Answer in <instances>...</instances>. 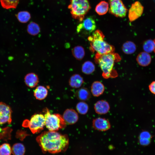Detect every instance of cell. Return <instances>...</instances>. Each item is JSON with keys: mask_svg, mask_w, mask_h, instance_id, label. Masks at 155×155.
<instances>
[{"mask_svg": "<svg viewBox=\"0 0 155 155\" xmlns=\"http://www.w3.org/2000/svg\"><path fill=\"white\" fill-rule=\"evenodd\" d=\"M144 8L139 1L132 4L129 10L128 17L129 21L133 22L140 17L143 13Z\"/></svg>", "mask_w": 155, "mask_h": 155, "instance_id": "cell-10", "label": "cell"}, {"mask_svg": "<svg viewBox=\"0 0 155 155\" xmlns=\"http://www.w3.org/2000/svg\"><path fill=\"white\" fill-rule=\"evenodd\" d=\"M152 135L150 134L147 131H143L140 134L139 139L142 140H151Z\"/></svg>", "mask_w": 155, "mask_h": 155, "instance_id": "cell-31", "label": "cell"}, {"mask_svg": "<svg viewBox=\"0 0 155 155\" xmlns=\"http://www.w3.org/2000/svg\"><path fill=\"white\" fill-rule=\"evenodd\" d=\"M104 36L100 30L94 31L91 36L88 38L90 42V49L96 52V54L102 55L114 53V47L107 43L104 40Z\"/></svg>", "mask_w": 155, "mask_h": 155, "instance_id": "cell-2", "label": "cell"}, {"mask_svg": "<svg viewBox=\"0 0 155 155\" xmlns=\"http://www.w3.org/2000/svg\"><path fill=\"white\" fill-rule=\"evenodd\" d=\"M16 16L18 20L22 23H26L29 21L31 18L30 13L26 11L19 12Z\"/></svg>", "mask_w": 155, "mask_h": 155, "instance_id": "cell-28", "label": "cell"}, {"mask_svg": "<svg viewBox=\"0 0 155 155\" xmlns=\"http://www.w3.org/2000/svg\"><path fill=\"white\" fill-rule=\"evenodd\" d=\"M92 126L96 130L105 131L110 129L111 125L109 121L106 119L98 117L93 120Z\"/></svg>", "mask_w": 155, "mask_h": 155, "instance_id": "cell-11", "label": "cell"}, {"mask_svg": "<svg viewBox=\"0 0 155 155\" xmlns=\"http://www.w3.org/2000/svg\"><path fill=\"white\" fill-rule=\"evenodd\" d=\"M23 125L29 127L33 133H40L43 129L45 125L44 115L42 114H35L31 117L30 120H25Z\"/></svg>", "mask_w": 155, "mask_h": 155, "instance_id": "cell-6", "label": "cell"}, {"mask_svg": "<svg viewBox=\"0 0 155 155\" xmlns=\"http://www.w3.org/2000/svg\"><path fill=\"white\" fill-rule=\"evenodd\" d=\"M95 70V66L91 61H87L83 64L82 67V72L84 74L89 75L93 73Z\"/></svg>", "mask_w": 155, "mask_h": 155, "instance_id": "cell-23", "label": "cell"}, {"mask_svg": "<svg viewBox=\"0 0 155 155\" xmlns=\"http://www.w3.org/2000/svg\"><path fill=\"white\" fill-rule=\"evenodd\" d=\"M71 52L73 56L77 60H80L84 57L85 52L84 48L82 46H77L72 50Z\"/></svg>", "mask_w": 155, "mask_h": 155, "instance_id": "cell-22", "label": "cell"}, {"mask_svg": "<svg viewBox=\"0 0 155 155\" xmlns=\"http://www.w3.org/2000/svg\"><path fill=\"white\" fill-rule=\"evenodd\" d=\"M120 57L114 53L102 55L96 54L95 60L100 66L102 75L105 79L113 77L112 72L115 62L120 60Z\"/></svg>", "mask_w": 155, "mask_h": 155, "instance_id": "cell-3", "label": "cell"}, {"mask_svg": "<svg viewBox=\"0 0 155 155\" xmlns=\"http://www.w3.org/2000/svg\"><path fill=\"white\" fill-rule=\"evenodd\" d=\"M66 123L68 125L75 124L78 121L79 116L77 113L74 109L68 108L64 112L62 116Z\"/></svg>", "mask_w": 155, "mask_h": 155, "instance_id": "cell-12", "label": "cell"}, {"mask_svg": "<svg viewBox=\"0 0 155 155\" xmlns=\"http://www.w3.org/2000/svg\"><path fill=\"white\" fill-rule=\"evenodd\" d=\"M24 80L26 84L30 88L36 87L39 82V79L37 75L33 73L27 74L24 77Z\"/></svg>", "mask_w": 155, "mask_h": 155, "instance_id": "cell-16", "label": "cell"}, {"mask_svg": "<svg viewBox=\"0 0 155 155\" xmlns=\"http://www.w3.org/2000/svg\"><path fill=\"white\" fill-rule=\"evenodd\" d=\"M150 91L153 94H155V81L152 82L149 86Z\"/></svg>", "mask_w": 155, "mask_h": 155, "instance_id": "cell-32", "label": "cell"}, {"mask_svg": "<svg viewBox=\"0 0 155 155\" xmlns=\"http://www.w3.org/2000/svg\"><path fill=\"white\" fill-rule=\"evenodd\" d=\"M12 113L9 106L4 102H0V125L6 123L11 124Z\"/></svg>", "mask_w": 155, "mask_h": 155, "instance_id": "cell-9", "label": "cell"}, {"mask_svg": "<svg viewBox=\"0 0 155 155\" xmlns=\"http://www.w3.org/2000/svg\"><path fill=\"white\" fill-rule=\"evenodd\" d=\"M36 140L43 152L54 154L65 151L69 142L67 135L56 131H44L36 138Z\"/></svg>", "mask_w": 155, "mask_h": 155, "instance_id": "cell-1", "label": "cell"}, {"mask_svg": "<svg viewBox=\"0 0 155 155\" xmlns=\"http://www.w3.org/2000/svg\"><path fill=\"white\" fill-rule=\"evenodd\" d=\"M19 1V0H0L2 7L6 9L16 8Z\"/></svg>", "mask_w": 155, "mask_h": 155, "instance_id": "cell-24", "label": "cell"}, {"mask_svg": "<svg viewBox=\"0 0 155 155\" xmlns=\"http://www.w3.org/2000/svg\"><path fill=\"white\" fill-rule=\"evenodd\" d=\"M143 48L145 52L148 53L153 51L155 53V42L154 40L148 39L146 40L143 44Z\"/></svg>", "mask_w": 155, "mask_h": 155, "instance_id": "cell-25", "label": "cell"}, {"mask_svg": "<svg viewBox=\"0 0 155 155\" xmlns=\"http://www.w3.org/2000/svg\"><path fill=\"white\" fill-rule=\"evenodd\" d=\"M27 31L29 34L35 36L38 34L40 32V28L37 24L33 22H31L28 25Z\"/></svg>", "mask_w": 155, "mask_h": 155, "instance_id": "cell-26", "label": "cell"}, {"mask_svg": "<svg viewBox=\"0 0 155 155\" xmlns=\"http://www.w3.org/2000/svg\"><path fill=\"white\" fill-rule=\"evenodd\" d=\"M75 95L79 100L84 101L89 100L91 97L90 93L86 88L83 87L78 90L76 92Z\"/></svg>", "mask_w": 155, "mask_h": 155, "instance_id": "cell-18", "label": "cell"}, {"mask_svg": "<svg viewBox=\"0 0 155 155\" xmlns=\"http://www.w3.org/2000/svg\"><path fill=\"white\" fill-rule=\"evenodd\" d=\"M76 109L78 112L81 115H85L88 112L89 106L88 104L84 101L78 102L76 105Z\"/></svg>", "mask_w": 155, "mask_h": 155, "instance_id": "cell-29", "label": "cell"}, {"mask_svg": "<svg viewBox=\"0 0 155 155\" xmlns=\"http://www.w3.org/2000/svg\"><path fill=\"white\" fill-rule=\"evenodd\" d=\"M136 61L140 65L146 67L151 63V57L149 54L145 52H142L139 53L137 57Z\"/></svg>", "mask_w": 155, "mask_h": 155, "instance_id": "cell-14", "label": "cell"}, {"mask_svg": "<svg viewBox=\"0 0 155 155\" xmlns=\"http://www.w3.org/2000/svg\"><path fill=\"white\" fill-rule=\"evenodd\" d=\"M69 8L73 17L81 22L91 6L88 0H71Z\"/></svg>", "mask_w": 155, "mask_h": 155, "instance_id": "cell-5", "label": "cell"}, {"mask_svg": "<svg viewBox=\"0 0 155 155\" xmlns=\"http://www.w3.org/2000/svg\"><path fill=\"white\" fill-rule=\"evenodd\" d=\"M136 47L135 44L131 41H127L124 42L122 46L123 53L127 54L134 53L136 50Z\"/></svg>", "mask_w": 155, "mask_h": 155, "instance_id": "cell-21", "label": "cell"}, {"mask_svg": "<svg viewBox=\"0 0 155 155\" xmlns=\"http://www.w3.org/2000/svg\"><path fill=\"white\" fill-rule=\"evenodd\" d=\"M109 13L117 17L123 18L128 10L122 0H109Z\"/></svg>", "mask_w": 155, "mask_h": 155, "instance_id": "cell-7", "label": "cell"}, {"mask_svg": "<svg viewBox=\"0 0 155 155\" xmlns=\"http://www.w3.org/2000/svg\"><path fill=\"white\" fill-rule=\"evenodd\" d=\"M94 109L97 114L104 115L107 113L109 112L110 106L108 102L104 100H100L95 103Z\"/></svg>", "mask_w": 155, "mask_h": 155, "instance_id": "cell-13", "label": "cell"}, {"mask_svg": "<svg viewBox=\"0 0 155 155\" xmlns=\"http://www.w3.org/2000/svg\"><path fill=\"white\" fill-rule=\"evenodd\" d=\"M109 7V3L105 1H101L96 5L95 10L98 15H103L107 13Z\"/></svg>", "mask_w": 155, "mask_h": 155, "instance_id": "cell-20", "label": "cell"}, {"mask_svg": "<svg viewBox=\"0 0 155 155\" xmlns=\"http://www.w3.org/2000/svg\"><path fill=\"white\" fill-rule=\"evenodd\" d=\"M11 150L13 155H24L25 152L24 146L20 143H17L14 144Z\"/></svg>", "mask_w": 155, "mask_h": 155, "instance_id": "cell-27", "label": "cell"}, {"mask_svg": "<svg viewBox=\"0 0 155 155\" xmlns=\"http://www.w3.org/2000/svg\"><path fill=\"white\" fill-rule=\"evenodd\" d=\"M104 90V85L100 81H94L91 85V92L92 95L95 97H98L101 95Z\"/></svg>", "mask_w": 155, "mask_h": 155, "instance_id": "cell-15", "label": "cell"}, {"mask_svg": "<svg viewBox=\"0 0 155 155\" xmlns=\"http://www.w3.org/2000/svg\"><path fill=\"white\" fill-rule=\"evenodd\" d=\"M77 27L78 32L83 30L87 33L90 34L96 29V26L94 19L91 16L86 18L81 22Z\"/></svg>", "mask_w": 155, "mask_h": 155, "instance_id": "cell-8", "label": "cell"}, {"mask_svg": "<svg viewBox=\"0 0 155 155\" xmlns=\"http://www.w3.org/2000/svg\"><path fill=\"white\" fill-rule=\"evenodd\" d=\"M84 82L83 78L80 75L75 74L70 78L69 83V86L74 88H78L82 86Z\"/></svg>", "mask_w": 155, "mask_h": 155, "instance_id": "cell-17", "label": "cell"}, {"mask_svg": "<svg viewBox=\"0 0 155 155\" xmlns=\"http://www.w3.org/2000/svg\"><path fill=\"white\" fill-rule=\"evenodd\" d=\"M45 119V125L50 131H56L64 128L66 123L62 116L58 113L51 114L46 108L43 110Z\"/></svg>", "mask_w": 155, "mask_h": 155, "instance_id": "cell-4", "label": "cell"}, {"mask_svg": "<svg viewBox=\"0 0 155 155\" xmlns=\"http://www.w3.org/2000/svg\"><path fill=\"white\" fill-rule=\"evenodd\" d=\"M48 91L44 86H39L36 87L34 92L35 98L38 100H42L44 99L47 96Z\"/></svg>", "mask_w": 155, "mask_h": 155, "instance_id": "cell-19", "label": "cell"}, {"mask_svg": "<svg viewBox=\"0 0 155 155\" xmlns=\"http://www.w3.org/2000/svg\"><path fill=\"white\" fill-rule=\"evenodd\" d=\"M12 150L10 145L4 143L0 146V155H10Z\"/></svg>", "mask_w": 155, "mask_h": 155, "instance_id": "cell-30", "label": "cell"}]
</instances>
